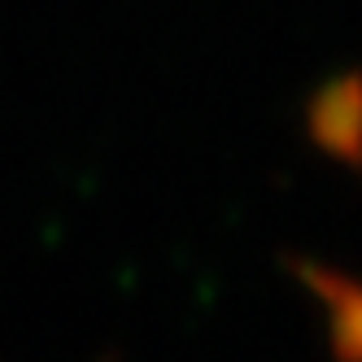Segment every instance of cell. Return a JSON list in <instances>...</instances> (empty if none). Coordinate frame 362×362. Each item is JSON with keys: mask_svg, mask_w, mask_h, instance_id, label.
<instances>
[{"mask_svg": "<svg viewBox=\"0 0 362 362\" xmlns=\"http://www.w3.org/2000/svg\"><path fill=\"white\" fill-rule=\"evenodd\" d=\"M288 271L319 297L323 315H327V336H332V354L362 362V279L332 271L310 257H288Z\"/></svg>", "mask_w": 362, "mask_h": 362, "instance_id": "7a4b0ae2", "label": "cell"}, {"mask_svg": "<svg viewBox=\"0 0 362 362\" xmlns=\"http://www.w3.org/2000/svg\"><path fill=\"white\" fill-rule=\"evenodd\" d=\"M305 132L319 153L362 175V70L336 74L310 96Z\"/></svg>", "mask_w": 362, "mask_h": 362, "instance_id": "6da1fadb", "label": "cell"}]
</instances>
